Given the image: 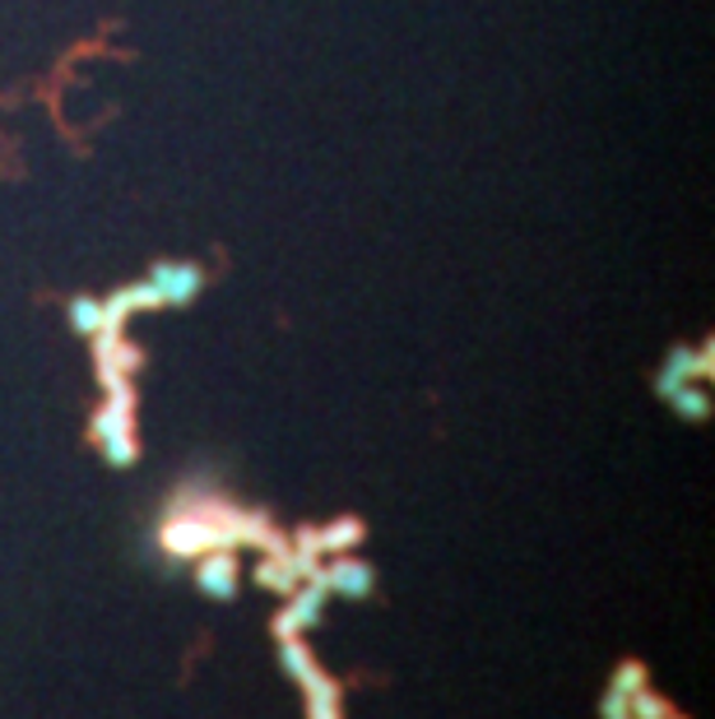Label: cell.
<instances>
[{"label": "cell", "mask_w": 715, "mask_h": 719, "mask_svg": "<svg viewBox=\"0 0 715 719\" xmlns=\"http://www.w3.org/2000/svg\"><path fill=\"white\" fill-rule=\"evenodd\" d=\"M153 288H159L163 302H191L205 288V275L191 260H159L153 265Z\"/></svg>", "instance_id": "obj_1"}, {"label": "cell", "mask_w": 715, "mask_h": 719, "mask_svg": "<svg viewBox=\"0 0 715 719\" xmlns=\"http://www.w3.org/2000/svg\"><path fill=\"white\" fill-rule=\"evenodd\" d=\"M71 321H75L79 334H98L103 321H107V307H103L98 298H75V302H71Z\"/></svg>", "instance_id": "obj_2"}]
</instances>
